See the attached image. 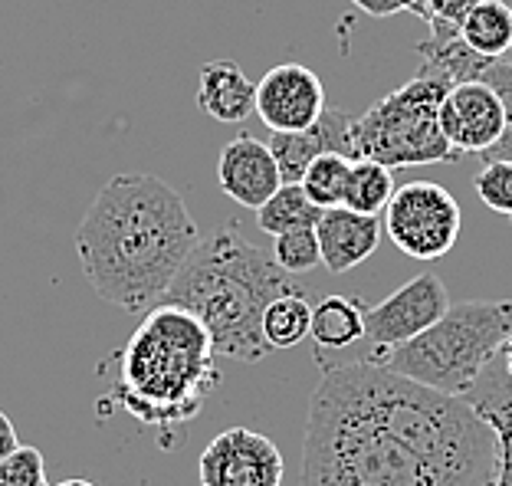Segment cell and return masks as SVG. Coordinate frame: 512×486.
<instances>
[{"instance_id": "6da1fadb", "label": "cell", "mask_w": 512, "mask_h": 486, "mask_svg": "<svg viewBox=\"0 0 512 486\" xmlns=\"http://www.w3.org/2000/svg\"><path fill=\"white\" fill-rule=\"evenodd\" d=\"M503 444L467 398L375 362L325 365L302 441V486H496Z\"/></svg>"}, {"instance_id": "7a4b0ae2", "label": "cell", "mask_w": 512, "mask_h": 486, "mask_svg": "<svg viewBox=\"0 0 512 486\" xmlns=\"http://www.w3.org/2000/svg\"><path fill=\"white\" fill-rule=\"evenodd\" d=\"M201 247L188 204L168 181L125 171L102 184L76 230V257L99 299L145 312Z\"/></svg>"}, {"instance_id": "3957f363", "label": "cell", "mask_w": 512, "mask_h": 486, "mask_svg": "<svg viewBox=\"0 0 512 486\" xmlns=\"http://www.w3.org/2000/svg\"><path fill=\"white\" fill-rule=\"evenodd\" d=\"M289 289L296 286H289L283 266L230 224L201 240L174 276L168 303L204 322L214 352L237 362H263L273 352L263 339V312Z\"/></svg>"}, {"instance_id": "277c9868", "label": "cell", "mask_w": 512, "mask_h": 486, "mask_svg": "<svg viewBox=\"0 0 512 486\" xmlns=\"http://www.w3.org/2000/svg\"><path fill=\"white\" fill-rule=\"evenodd\" d=\"M214 342L188 309L151 306L119 355L109 398L158 434L191 424L220 385Z\"/></svg>"}, {"instance_id": "5b68a950", "label": "cell", "mask_w": 512, "mask_h": 486, "mask_svg": "<svg viewBox=\"0 0 512 486\" xmlns=\"http://www.w3.org/2000/svg\"><path fill=\"white\" fill-rule=\"evenodd\" d=\"M512 339V299H463L427 332L414 335L398 349L375 352V362L388 372L450 398H467Z\"/></svg>"}, {"instance_id": "8992f818", "label": "cell", "mask_w": 512, "mask_h": 486, "mask_svg": "<svg viewBox=\"0 0 512 486\" xmlns=\"http://www.w3.org/2000/svg\"><path fill=\"white\" fill-rule=\"evenodd\" d=\"M447 89V79L417 73L404 86L378 99L371 109L355 115V158H371L378 165H388L391 171L457 161L460 155L440 132V102H444Z\"/></svg>"}, {"instance_id": "52a82bcc", "label": "cell", "mask_w": 512, "mask_h": 486, "mask_svg": "<svg viewBox=\"0 0 512 486\" xmlns=\"http://www.w3.org/2000/svg\"><path fill=\"white\" fill-rule=\"evenodd\" d=\"M388 240L411 260H440L460 240L463 214L457 198L437 181H407L381 214Z\"/></svg>"}, {"instance_id": "ba28073f", "label": "cell", "mask_w": 512, "mask_h": 486, "mask_svg": "<svg viewBox=\"0 0 512 486\" xmlns=\"http://www.w3.org/2000/svg\"><path fill=\"white\" fill-rule=\"evenodd\" d=\"M450 309L447 286L437 273H421L394 289L378 306H365V339L378 352L398 349L414 335L427 332Z\"/></svg>"}, {"instance_id": "9c48e42d", "label": "cell", "mask_w": 512, "mask_h": 486, "mask_svg": "<svg viewBox=\"0 0 512 486\" xmlns=\"http://www.w3.org/2000/svg\"><path fill=\"white\" fill-rule=\"evenodd\" d=\"M283 454L260 431L227 427L204 447L197 477L201 486H283Z\"/></svg>"}, {"instance_id": "30bf717a", "label": "cell", "mask_w": 512, "mask_h": 486, "mask_svg": "<svg viewBox=\"0 0 512 486\" xmlns=\"http://www.w3.org/2000/svg\"><path fill=\"white\" fill-rule=\"evenodd\" d=\"M506 109L493 86L470 79L453 83L440 102V132L457 155H486L503 138Z\"/></svg>"}, {"instance_id": "8fae6325", "label": "cell", "mask_w": 512, "mask_h": 486, "mask_svg": "<svg viewBox=\"0 0 512 486\" xmlns=\"http://www.w3.org/2000/svg\"><path fill=\"white\" fill-rule=\"evenodd\" d=\"M325 112L322 79L302 63H279L256 83V115L270 132H302Z\"/></svg>"}, {"instance_id": "7c38bea8", "label": "cell", "mask_w": 512, "mask_h": 486, "mask_svg": "<svg viewBox=\"0 0 512 486\" xmlns=\"http://www.w3.org/2000/svg\"><path fill=\"white\" fill-rule=\"evenodd\" d=\"M352 122L355 115L345 109H329L319 115L316 125L302 132H273L270 135V152L279 165V175L283 184H299L306 168L322 155H348L355 158V145H352Z\"/></svg>"}, {"instance_id": "4fadbf2b", "label": "cell", "mask_w": 512, "mask_h": 486, "mask_svg": "<svg viewBox=\"0 0 512 486\" xmlns=\"http://www.w3.org/2000/svg\"><path fill=\"white\" fill-rule=\"evenodd\" d=\"M217 181L230 201L250 207V211H260L283 188V175H279L270 145H263L253 135H237L224 145L217 161Z\"/></svg>"}, {"instance_id": "5bb4252c", "label": "cell", "mask_w": 512, "mask_h": 486, "mask_svg": "<svg viewBox=\"0 0 512 486\" xmlns=\"http://www.w3.org/2000/svg\"><path fill=\"white\" fill-rule=\"evenodd\" d=\"M381 217L358 214L352 207H329L316 224L322 266L329 273H348L362 266L381 243Z\"/></svg>"}, {"instance_id": "9a60e30c", "label": "cell", "mask_w": 512, "mask_h": 486, "mask_svg": "<svg viewBox=\"0 0 512 486\" xmlns=\"http://www.w3.org/2000/svg\"><path fill=\"white\" fill-rule=\"evenodd\" d=\"M197 109L214 122H243L256 112V83L237 60H211L197 83Z\"/></svg>"}, {"instance_id": "2e32d148", "label": "cell", "mask_w": 512, "mask_h": 486, "mask_svg": "<svg viewBox=\"0 0 512 486\" xmlns=\"http://www.w3.org/2000/svg\"><path fill=\"white\" fill-rule=\"evenodd\" d=\"M312 342L325 352L352 349L365 339V306L352 296H325L312 306Z\"/></svg>"}, {"instance_id": "e0dca14e", "label": "cell", "mask_w": 512, "mask_h": 486, "mask_svg": "<svg viewBox=\"0 0 512 486\" xmlns=\"http://www.w3.org/2000/svg\"><path fill=\"white\" fill-rule=\"evenodd\" d=\"M460 40L483 60H503L512 46V7L506 0H480L460 23Z\"/></svg>"}, {"instance_id": "ac0fdd59", "label": "cell", "mask_w": 512, "mask_h": 486, "mask_svg": "<svg viewBox=\"0 0 512 486\" xmlns=\"http://www.w3.org/2000/svg\"><path fill=\"white\" fill-rule=\"evenodd\" d=\"M312 326V303L302 289H289V293L276 296L263 312V339L276 349H296L299 342L309 339Z\"/></svg>"}, {"instance_id": "d6986e66", "label": "cell", "mask_w": 512, "mask_h": 486, "mask_svg": "<svg viewBox=\"0 0 512 486\" xmlns=\"http://www.w3.org/2000/svg\"><path fill=\"white\" fill-rule=\"evenodd\" d=\"M322 217V207L309 201V194L302 191V184H283L260 211H256V224L263 234L279 237L299 227H316Z\"/></svg>"}, {"instance_id": "ffe728a7", "label": "cell", "mask_w": 512, "mask_h": 486, "mask_svg": "<svg viewBox=\"0 0 512 486\" xmlns=\"http://www.w3.org/2000/svg\"><path fill=\"white\" fill-rule=\"evenodd\" d=\"M394 191H398V184H394V171L388 165H378V161H371V158H355L342 207H352L358 214L381 217L388 201L394 198Z\"/></svg>"}, {"instance_id": "44dd1931", "label": "cell", "mask_w": 512, "mask_h": 486, "mask_svg": "<svg viewBox=\"0 0 512 486\" xmlns=\"http://www.w3.org/2000/svg\"><path fill=\"white\" fill-rule=\"evenodd\" d=\"M352 161L348 155H322L306 168L302 175V191L309 194V201L329 211V207H342L345 204V191H348V175H352Z\"/></svg>"}, {"instance_id": "7402d4cb", "label": "cell", "mask_w": 512, "mask_h": 486, "mask_svg": "<svg viewBox=\"0 0 512 486\" xmlns=\"http://www.w3.org/2000/svg\"><path fill=\"white\" fill-rule=\"evenodd\" d=\"M273 240H276L273 260L283 266L286 273H309V270H316V266L322 263V250H319L316 227L289 230V234H279Z\"/></svg>"}, {"instance_id": "603a6c76", "label": "cell", "mask_w": 512, "mask_h": 486, "mask_svg": "<svg viewBox=\"0 0 512 486\" xmlns=\"http://www.w3.org/2000/svg\"><path fill=\"white\" fill-rule=\"evenodd\" d=\"M480 83L493 86L499 92V99H503V109H506V129H503V138L486 152L480 161H512V66H506L503 60H490L483 66L480 73Z\"/></svg>"}, {"instance_id": "cb8c5ba5", "label": "cell", "mask_w": 512, "mask_h": 486, "mask_svg": "<svg viewBox=\"0 0 512 486\" xmlns=\"http://www.w3.org/2000/svg\"><path fill=\"white\" fill-rule=\"evenodd\" d=\"M476 194L496 214H512V161H486L476 175Z\"/></svg>"}, {"instance_id": "d4e9b609", "label": "cell", "mask_w": 512, "mask_h": 486, "mask_svg": "<svg viewBox=\"0 0 512 486\" xmlns=\"http://www.w3.org/2000/svg\"><path fill=\"white\" fill-rule=\"evenodd\" d=\"M480 0H424L421 17L430 27V37L444 40V37H460V23Z\"/></svg>"}, {"instance_id": "484cf974", "label": "cell", "mask_w": 512, "mask_h": 486, "mask_svg": "<svg viewBox=\"0 0 512 486\" xmlns=\"http://www.w3.org/2000/svg\"><path fill=\"white\" fill-rule=\"evenodd\" d=\"M0 486H50L46 483V460L37 447H17L0 464Z\"/></svg>"}, {"instance_id": "4316f807", "label": "cell", "mask_w": 512, "mask_h": 486, "mask_svg": "<svg viewBox=\"0 0 512 486\" xmlns=\"http://www.w3.org/2000/svg\"><path fill=\"white\" fill-rule=\"evenodd\" d=\"M352 4L371 17H394V14H401V10L421 14L424 10V0H352Z\"/></svg>"}, {"instance_id": "83f0119b", "label": "cell", "mask_w": 512, "mask_h": 486, "mask_svg": "<svg viewBox=\"0 0 512 486\" xmlns=\"http://www.w3.org/2000/svg\"><path fill=\"white\" fill-rule=\"evenodd\" d=\"M17 447H20V441H17V431H14V421L0 411V464H4Z\"/></svg>"}, {"instance_id": "f1b7e54d", "label": "cell", "mask_w": 512, "mask_h": 486, "mask_svg": "<svg viewBox=\"0 0 512 486\" xmlns=\"http://www.w3.org/2000/svg\"><path fill=\"white\" fill-rule=\"evenodd\" d=\"M56 486H96V483H92V480H83V477H73V480L56 483Z\"/></svg>"}, {"instance_id": "f546056e", "label": "cell", "mask_w": 512, "mask_h": 486, "mask_svg": "<svg viewBox=\"0 0 512 486\" xmlns=\"http://www.w3.org/2000/svg\"><path fill=\"white\" fill-rule=\"evenodd\" d=\"M503 63H506V66H512V46H509V53L503 56Z\"/></svg>"}, {"instance_id": "4dcf8cb0", "label": "cell", "mask_w": 512, "mask_h": 486, "mask_svg": "<svg viewBox=\"0 0 512 486\" xmlns=\"http://www.w3.org/2000/svg\"><path fill=\"white\" fill-rule=\"evenodd\" d=\"M506 352H509V375H512V339H509V349Z\"/></svg>"}, {"instance_id": "1f68e13d", "label": "cell", "mask_w": 512, "mask_h": 486, "mask_svg": "<svg viewBox=\"0 0 512 486\" xmlns=\"http://www.w3.org/2000/svg\"><path fill=\"white\" fill-rule=\"evenodd\" d=\"M509 221H512V214H509Z\"/></svg>"}]
</instances>
